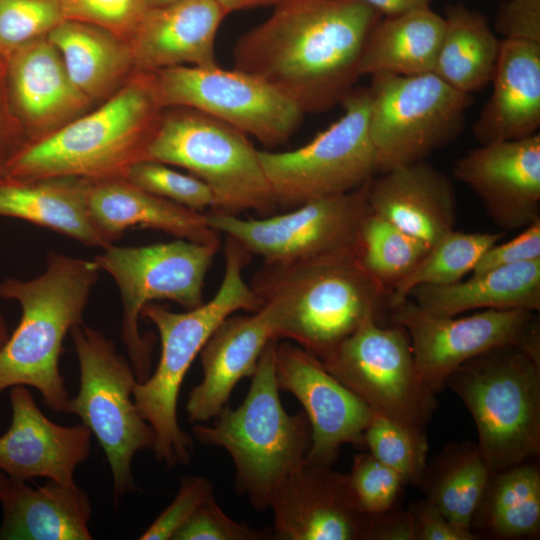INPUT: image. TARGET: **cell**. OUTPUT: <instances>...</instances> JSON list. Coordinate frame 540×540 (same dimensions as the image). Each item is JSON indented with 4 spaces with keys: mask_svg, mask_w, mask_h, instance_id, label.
<instances>
[{
    "mask_svg": "<svg viewBox=\"0 0 540 540\" xmlns=\"http://www.w3.org/2000/svg\"><path fill=\"white\" fill-rule=\"evenodd\" d=\"M319 360L374 412L426 431L436 393L421 378L401 325L367 319Z\"/></svg>",
    "mask_w": 540,
    "mask_h": 540,
    "instance_id": "cell-13",
    "label": "cell"
},
{
    "mask_svg": "<svg viewBox=\"0 0 540 540\" xmlns=\"http://www.w3.org/2000/svg\"><path fill=\"white\" fill-rule=\"evenodd\" d=\"M253 289L277 340L322 359L367 319L389 308L390 292L345 249L288 264H265Z\"/></svg>",
    "mask_w": 540,
    "mask_h": 540,
    "instance_id": "cell-2",
    "label": "cell"
},
{
    "mask_svg": "<svg viewBox=\"0 0 540 540\" xmlns=\"http://www.w3.org/2000/svg\"><path fill=\"white\" fill-rule=\"evenodd\" d=\"M162 111L154 73L134 72L98 108L27 144L9 162L6 180L126 178L147 160Z\"/></svg>",
    "mask_w": 540,
    "mask_h": 540,
    "instance_id": "cell-3",
    "label": "cell"
},
{
    "mask_svg": "<svg viewBox=\"0 0 540 540\" xmlns=\"http://www.w3.org/2000/svg\"><path fill=\"white\" fill-rule=\"evenodd\" d=\"M540 259V218L504 243H495L480 257L471 275L491 269Z\"/></svg>",
    "mask_w": 540,
    "mask_h": 540,
    "instance_id": "cell-44",
    "label": "cell"
},
{
    "mask_svg": "<svg viewBox=\"0 0 540 540\" xmlns=\"http://www.w3.org/2000/svg\"><path fill=\"white\" fill-rule=\"evenodd\" d=\"M88 208L97 228L113 243L130 227L150 228L199 243H220L201 214L151 194L125 178L91 182Z\"/></svg>",
    "mask_w": 540,
    "mask_h": 540,
    "instance_id": "cell-27",
    "label": "cell"
},
{
    "mask_svg": "<svg viewBox=\"0 0 540 540\" xmlns=\"http://www.w3.org/2000/svg\"><path fill=\"white\" fill-rule=\"evenodd\" d=\"M92 181L46 178L0 182V216L48 228L88 247L105 249L113 243L94 224L88 208Z\"/></svg>",
    "mask_w": 540,
    "mask_h": 540,
    "instance_id": "cell-28",
    "label": "cell"
},
{
    "mask_svg": "<svg viewBox=\"0 0 540 540\" xmlns=\"http://www.w3.org/2000/svg\"><path fill=\"white\" fill-rule=\"evenodd\" d=\"M381 17L359 0H281L237 40L234 68L264 80L304 113L327 110L361 77L363 48Z\"/></svg>",
    "mask_w": 540,
    "mask_h": 540,
    "instance_id": "cell-1",
    "label": "cell"
},
{
    "mask_svg": "<svg viewBox=\"0 0 540 540\" xmlns=\"http://www.w3.org/2000/svg\"><path fill=\"white\" fill-rule=\"evenodd\" d=\"M382 16H394L414 9L430 7L432 0H359Z\"/></svg>",
    "mask_w": 540,
    "mask_h": 540,
    "instance_id": "cell-48",
    "label": "cell"
},
{
    "mask_svg": "<svg viewBox=\"0 0 540 540\" xmlns=\"http://www.w3.org/2000/svg\"><path fill=\"white\" fill-rule=\"evenodd\" d=\"M495 30L504 39L540 43V0H506L498 8Z\"/></svg>",
    "mask_w": 540,
    "mask_h": 540,
    "instance_id": "cell-46",
    "label": "cell"
},
{
    "mask_svg": "<svg viewBox=\"0 0 540 540\" xmlns=\"http://www.w3.org/2000/svg\"><path fill=\"white\" fill-rule=\"evenodd\" d=\"M275 377L279 390L294 395L308 418L311 445L305 463L331 466L342 445L364 446V431L374 411L317 357L298 345L277 342Z\"/></svg>",
    "mask_w": 540,
    "mask_h": 540,
    "instance_id": "cell-17",
    "label": "cell"
},
{
    "mask_svg": "<svg viewBox=\"0 0 540 540\" xmlns=\"http://www.w3.org/2000/svg\"><path fill=\"white\" fill-rule=\"evenodd\" d=\"M7 60L11 101L29 143L84 114L91 104L71 81L60 53L47 36L21 46Z\"/></svg>",
    "mask_w": 540,
    "mask_h": 540,
    "instance_id": "cell-22",
    "label": "cell"
},
{
    "mask_svg": "<svg viewBox=\"0 0 540 540\" xmlns=\"http://www.w3.org/2000/svg\"><path fill=\"white\" fill-rule=\"evenodd\" d=\"M58 0H0V55L46 37L63 22Z\"/></svg>",
    "mask_w": 540,
    "mask_h": 540,
    "instance_id": "cell-39",
    "label": "cell"
},
{
    "mask_svg": "<svg viewBox=\"0 0 540 540\" xmlns=\"http://www.w3.org/2000/svg\"><path fill=\"white\" fill-rule=\"evenodd\" d=\"M272 339L263 350L243 402L228 405L214 425L195 424L193 436L200 443L224 448L235 467V488L258 511L269 507L275 489L306 459L311 429L304 412L288 414L281 403L275 377Z\"/></svg>",
    "mask_w": 540,
    "mask_h": 540,
    "instance_id": "cell-6",
    "label": "cell"
},
{
    "mask_svg": "<svg viewBox=\"0 0 540 540\" xmlns=\"http://www.w3.org/2000/svg\"><path fill=\"white\" fill-rule=\"evenodd\" d=\"M371 77L368 126L376 175L424 161L462 133L472 94L433 72Z\"/></svg>",
    "mask_w": 540,
    "mask_h": 540,
    "instance_id": "cell-11",
    "label": "cell"
},
{
    "mask_svg": "<svg viewBox=\"0 0 540 540\" xmlns=\"http://www.w3.org/2000/svg\"><path fill=\"white\" fill-rule=\"evenodd\" d=\"M135 186L186 208L200 211L215 209V197L210 187L192 174L178 172L167 164L143 160L134 164L126 178Z\"/></svg>",
    "mask_w": 540,
    "mask_h": 540,
    "instance_id": "cell-38",
    "label": "cell"
},
{
    "mask_svg": "<svg viewBox=\"0 0 540 540\" xmlns=\"http://www.w3.org/2000/svg\"><path fill=\"white\" fill-rule=\"evenodd\" d=\"M7 66V58L0 55V182L6 180V169L12 158L29 144L26 130L11 101Z\"/></svg>",
    "mask_w": 540,
    "mask_h": 540,
    "instance_id": "cell-45",
    "label": "cell"
},
{
    "mask_svg": "<svg viewBox=\"0 0 540 540\" xmlns=\"http://www.w3.org/2000/svg\"><path fill=\"white\" fill-rule=\"evenodd\" d=\"M370 180L353 191L312 199L283 214L242 219L213 210L206 218L214 230L262 257L265 264H288L345 249L359 251L362 225L371 211Z\"/></svg>",
    "mask_w": 540,
    "mask_h": 540,
    "instance_id": "cell-15",
    "label": "cell"
},
{
    "mask_svg": "<svg viewBox=\"0 0 540 540\" xmlns=\"http://www.w3.org/2000/svg\"><path fill=\"white\" fill-rule=\"evenodd\" d=\"M147 160L179 166L204 181L215 197L214 211L268 214L278 206L247 135L200 111L164 108Z\"/></svg>",
    "mask_w": 540,
    "mask_h": 540,
    "instance_id": "cell-8",
    "label": "cell"
},
{
    "mask_svg": "<svg viewBox=\"0 0 540 540\" xmlns=\"http://www.w3.org/2000/svg\"><path fill=\"white\" fill-rule=\"evenodd\" d=\"M214 494L212 483L201 476H185L173 501L141 534V540H172L198 507Z\"/></svg>",
    "mask_w": 540,
    "mask_h": 540,
    "instance_id": "cell-43",
    "label": "cell"
},
{
    "mask_svg": "<svg viewBox=\"0 0 540 540\" xmlns=\"http://www.w3.org/2000/svg\"><path fill=\"white\" fill-rule=\"evenodd\" d=\"M430 247L370 211L359 242V256L369 273L391 290L427 253Z\"/></svg>",
    "mask_w": 540,
    "mask_h": 540,
    "instance_id": "cell-36",
    "label": "cell"
},
{
    "mask_svg": "<svg viewBox=\"0 0 540 540\" xmlns=\"http://www.w3.org/2000/svg\"><path fill=\"white\" fill-rule=\"evenodd\" d=\"M444 18L430 7L380 19L370 32L359 64L360 76L433 72Z\"/></svg>",
    "mask_w": 540,
    "mask_h": 540,
    "instance_id": "cell-31",
    "label": "cell"
},
{
    "mask_svg": "<svg viewBox=\"0 0 540 540\" xmlns=\"http://www.w3.org/2000/svg\"><path fill=\"white\" fill-rule=\"evenodd\" d=\"M390 320L407 331L417 370L435 393L461 365L492 349L519 345L540 351L539 318L530 310L486 309L464 317L440 316L407 298L391 309Z\"/></svg>",
    "mask_w": 540,
    "mask_h": 540,
    "instance_id": "cell-16",
    "label": "cell"
},
{
    "mask_svg": "<svg viewBox=\"0 0 540 540\" xmlns=\"http://www.w3.org/2000/svg\"><path fill=\"white\" fill-rule=\"evenodd\" d=\"M500 228L523 229L540 218V133L480 145L453 167Z\"/></svg>",
    "mask_w": 540,
    "mask_h": 540,
    "instance_id": "cell-19",
    "label": "cell"
},
{
    "mask_svg": "<svg viewBox=\"0 0 540 540\" xmlns=\"http://www.w3.org/2000/svg\"><path fill=\"white\" fill-rule=\"evenodd\" d=\"M275 540H371L373 515L359 506L347 473L304 463L273 492Z\"/></svg>",
    "mask_w": 540,
    "mask_h": 540,
    "instance_id": "cell-18",
    "label": "cell"
},
{
    "mask_svg": "<svg viewBox=\"0 0 540 540\" xmlns=\"http://www.w3.org/2000/svg\"><path fill=\"white\" fill-rule=\"evenodd\" d=\"M413 540H476L470 530L452 524L431 502L422 499L408 508Z\"/></svg>",
    "mask_w": 540,
    "mask_h": 540,
    "instance_id": "cell-47",
    "label": "cell"
},
{
    "mask_svg": "<svg viewBox=\"0 0 540 540\" xmlns=\"http://www.w3.org/2000/svg\"><path fill=\"white\" fill-rule=\"evenodd\" d=\"M370 100L369 87L354 88L341 103V117L304 146L285 152L258 150L278 206L297 207L344 194L376 175Z\"/></svg>",
    "mask_w": 540,
    "mask_h": 540,
    "instance_id": "cell-12",
    "label": "cell"
},
{
    "mask_svg": "<svg viewBox=\"0 0 540 540\" xmlns=\"http://www.w3.org/2000/svg\"><path fill=\"white\" fill-rule=\"evenodd\" d=\"M224 254L223 280L209 301L184 312L151 302L141 312V317L156 327L161 352L155 371L136 383L133 398L141 416L153 428L154 456L168 468L187 465L193 453V438L177 419L178 396L189 368L224 319L238 310L255 312L260 307L242 274L250 254L230 237Z\"/></svg>",
    "mask_w": 540,
    "mask_h": 540,
    "instance_id": "cell-5",
    "label": "cell"
},
{
    "mask_svg": "<svg viewBox=\"0 0 540 540\" xmlns=\"http://www.w3.org/2000/svg\"><path fill=\"white\" fill-rule=\"evenodd\" d=\"M11 422L0 436V472L30 481L43 477L75 484L77 467L90 455L92 433L83 423L59 425L37 406L27 386L10 388Z\"/></svg>",
    "mask_w": 540,
    "mask_h": 540,
    "instance_id": "cell-20",
    "label": "cell"
},
{
    "mask_svg": "<svg viewBox=\"0 0 540 540\" xmlns=\"http://www.w3.org/2000/svg\"><path fill=\"white\" fill-rule=\"evenodd\" d=\"M226 15L217 0H177L147 9L127 39L135 72L218 65L215 41Z\"/></svg>",
    "mask_w": 540,
    "mask_h": 540,
    "instance_id": "cell-21",
    "label": "cell"
},
{
    "mask_svg": "<svg viewBox=\"0 0 540 540\" xmlns=\"http://www.w3.org/2000/svg\"><path fill=\"white\" fill-rule=\"evenodd\" d=\"M272 529H255L236 522L219 507L214 494L207 498L174 534L172 540H269Z\"/></svg>",
    "mask_w": 540,
    "mask_h": 540,
    "instance_id": "cell-42",
    "label": "cell"
},
{
    "mask_svg": "<svg viewBox=\"0 0 540 540\" xmlns=\"http://www.w3.org/2000/svg\"><path fill=\"white\" fill-rule=\"evenodd\" d=\"M497 539H520L540 531V469L532 460L492 472L472 528Z\"/></svg>",
    "mask_w": 540,
    "mask_h": 540,
    "instance_id": "cell-34",
    "label": "cell"
},
{
    "mask_svg": "<svg viewBox=\"0 0 540 540\" xmlns=\"http://www.w3.org/2000/svg\"><path fill=\"white\" fill-rule=\"evenodd\" d=\"M502 237L503 233H466L455 229L448 232L430 246L413 270L391 290L390 311L418 286H443L462 280L472 272L483 253Z\"/></svg>",
    "mask_w": 540,
    "mask_h": 540,
    "instance_id": "cell-35",
    "label": "cell"
},
{
    "mask_svg": "<svg viewBox=\"0 0 540 540\" xmlns=\"http://www.w3.org/2000/svg\"><path fill=\"white\" fill-rule=\"evenodd\" d=\"M471 414L491 472L540 454V358L519 345L492 349L445 381Z\"/></svg>",
    "mask_w": 540,
    "mask_h": 540,
    "instance_id": "cell-7",
    "label": "cell"
},
{
    "mask_svg": "<svg viewBox=\"0 0 540 540\" xmlns=\"http://www.w3.org/2000/svg\"><path fill=\"white\" fill-rule=\"evenodd\" d=\"M78 360L79 391L70 397L67 413L88 427L103 449L113 478V500L136 489L132 471L135 455L152 449L155 435L133 398L138 382L129 360L108 337L84 324L70 330Z\"/></svg>",
    "mask_w": 540,
    "mask_h": 540,
    "instance_id": "cell-9",
    "label": "cell"
},
{
    "mask_svg": "<svg viewBox=\"0 0 540 540\" xmlns=\"http://www.w3.org/2000/svg\"><path fill=\"white\" fill-rule=\"evenodd\" d=\"M493 89L472 133L480 145L539 132L540 43L502 39Z\"/></svg>",
    "mask_w": 540,
    "mask_h": 540,
    "instance_id": "cell-25",
    "label": "cell"
},
{
    "mask_svg": "<svg viewBox=\"0 0 540 540\" xmlns=\"http://www.w3.org/2000/svg\"><path fill=\"white\" fill-rule=\"evenodd\" d=\"M219 245L179 238L144 246L112 244L92 259L119 289L121 339L139 383L151 374L155 341L140 332L142 309L155 300H171L185 309L201 305L205 277Z\"/></svg>",
    "mask_w": 540,
    "mask_h": 540,
    "instance_id": "cell-10",
    "label": "cell"
},
{
    "mask_svg": "<svg viewBox=\"0 0 540 540\" xmlns=\"http://www.w3.org/2000/svg\"><path fill=\"white\" fill-rule=\"evenodd\" d=\"M226 14L259 6L276 5L281 0H217Z\"/></svg>",
    "mask_w": 540,
    "mask_h": 540,
    "instance_id": "cell-49",
    "label": "cell"
},
{
    "mask_svg": "<svg viewBox=\"0 0 540 540\" xmlns=\"http://www.w3.org/2000/svg\"><path fill=\"white\" fill-rule=\"evenodd\" d=\"M64 19L103 28L127 41L147 7L144 0H58Z\"/></svg>",
    "mask_w": 540,
    "mask_h": 540,
    "instance_id": "cell-41",
    "label": "cell"
},
{
    "mask_svg": "<svg viewBox=\"0 0 540 540\" xmlns=\"http://www.w3.org/2000/svg\"><path fill=\"white\" fill-rule=\"evenodd\" d=\"M363 440L368 452L398 473L406 484L419 485L427 465L426 431L374 412Z\"/></svg>",
    "mask_w": 540,
    "mask_h": 540,
    "instance_id": "cell-37",
    "label": "cell"
},
{
    "mask_svg": "<svg viewBox=\"0 0 540 540\" xmlns=\"http://www.w3.org/2000/svg\"><path fill=\"white\" fill-rule=\"evenodd\" d=\"M491 473L476 443H450L426 465L418 486L452 524L472 531Z\"/></svg>",
    "mask_w": 540,
    "mask_h": 540,
    "instance_id": "cell-33",
    "label": "cell"
},
{
    "mask_svg": "<svg viewBox=\"0 0 540 540\" xmlns=\"http://www.w3.org/2000/svg\"><path fill=\"white\" fill-rule=\"evenodd\" d=\"M47 38L75 87L91 102L110 97L135 72L128 42L103 28L64 20Z\"/></svg>",
    "mask_w": 540,
    "mask_h": 540,
    "instance_id": "cell-30",
    "label": "cell"
},
{
    "mask_svg": "<svg viewBox=\"0 0 540 540\" xmlns=\"http://www.w3.org/2000/svg\"><path fill=\"white\" fill-rule=\"evenodd\" d=\"M160 105L191 108L214 117L266 147L285 143L304 112L264 80L215 66H176L154 73Z\"/></svg>",
    "mask_w": 540,
    "mask_h": 540,
    "instance_id": "cell-14",
    "label": "cell"
},
{
    "mask_svg": "<svg viewBox=\"0 0 540 540\" xmlns=\"http://www.w3.org/2000/svg\"><path fill=\"white\" fill-rule=\"evenodd\" d=\"M1 540H91L92 506L77 484L35 488L0 472Z\"/></svg>",
    "mask_w": 540,
    "mask_h": 540,
    "instance_id": "cell-26",
    "label": "cell"
},
{
    "mask_svg": "<svg viewBox=\"0 0 540 540\" xmlns=\"http://www.w3.org/2000/svg\"><path fill=\"white\" fill-rule=\"evenodd\" d=\"M99 272L93 260L50 251L37 277L0 282V298L21 307L18 326L0 348V395L13 386H30L47 408L67 413L70 396L59 367L63 341L83 322Z\"/></svg>",
    "mask_w": 540,
    "mask_h": 540,
    "instance_id": "cell-4",
    "label": "cell"
},
{
    "mask_svg": "<svg viewBox=\"0 0 540 540\" xmlns=\"http://www.w3.org/2000/svg\"><path fill=\"white\" fill-rule=\"evenodd\" d=\"M408 298L440 316L471 310H540V259L491 269L456 283L414 288Z\"/></svg>",
    "mask_w": 540,
    "mask_h": 540,
    "instance_id": "cell-29",
    "label": "cell"
},
{
    "mask_svg": "<svg viewBox=\"0 0 540 540\" xmlns=\"http://www.w3.org/2000/svg\"><path fill=\"white\" fill-rule=\"evenodd\" d=\"M175 1H177V0H144V3L146 5L147 9H149V8H156V7L165 6V5L173 3Z\"/></svg>",
    "mask_w": 540,
    "mask_h": 540,
    "instance_id": "cell-51",
    "label": "cell"
},
{
    "mask_svg": "<svg viewBox=\"0 0 540 540\" xmlns=\"http://www.w3.org/2000/svg\"><path fill=\"white\" fill-rule=\"evenodd\" d=\"M9 336H10V333H9L8 325L6 323V320L0 308V348L5 344Z\"/></svg>",
    "mask_w": 540,
    "mask_h": 540,
    "instance_id": "cell-50",
    "label": "cell"
},
{
    "mask_svg": "<svg viewBox=\"0 0 540 540\" xmlns=\"http://www.w3.org/2000/svg\"><path fill=\"white\" fill-rule=\"evenodd\" d=\"M348 479L360 508L369 515L395 508L406 483L371 453L355 455Z\"/></svg>",
    "mask_w": 540,
    "mask_h": 540,
    "instance_id": "cell-40",
    "label": "cell"
},
{
    "mask_svg": "<svg viewBox=\"0 0 540 540\" xmlns=\"http://www.w3.org/2000/svg\"><path fill=\"white\" fill-rule=\"evenodd\" d=\"M433 73L454 89L472 94L491 82L500 54L487 18L463 3L447 6Z\"/></svg>",
    "mask_w": 540,
    "mask_h": 540,
    "instance_id": "cell-32",
    "label": "cell"
},
{
    "mask_svg": "<svg viewBox=\"0 0 540 540\" xmlns=\"http://www.w3.org/2000/svg\"><path fill=\"white\" fill-rule=\"evenodd\" d=\"M368 203L371 212L429 247L455 229L457 203L452 181L426 160L373 176Z\"/></svg>",
    "mask_w": 540,
    "mask_h": 540,
    "instance_id": "cell-23",
    "label": "cell"
},
{
    "mask_svg": "<svg viewBox=\"0 0 540 540\" xmlns=\"http://www.w3.org/2000/svg\"><path fill=\"white\" fill-rule=\"evenodd\" d=\"M272 339H276L273 326L262 308L224 319L199 353L203 376L187 398L189 422L202 423L218 416L236 384L253 375Z\"/></svg>",
    "mask_w": 540,
    "mask_h": 540,
    "instance_id": "cell-24",
    "label": "cell"
}]
</instances>
